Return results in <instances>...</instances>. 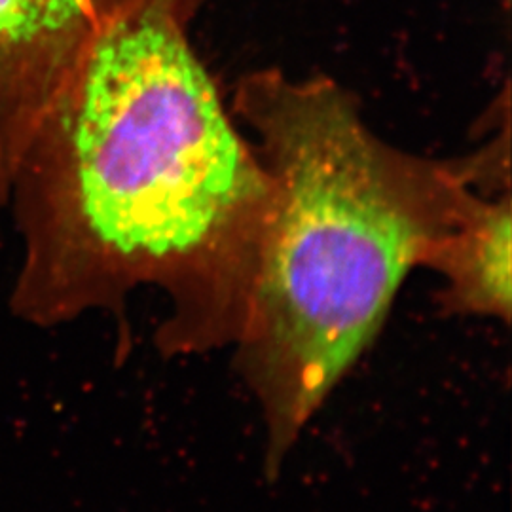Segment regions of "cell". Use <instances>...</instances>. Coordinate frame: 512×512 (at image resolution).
Masks as SVG:
<instances>
[{
	"label": "cell",
	"mask_w": 512,
	"mask_h": 512,
	"mask_svg": "<svg viewBox=\"0 0 512 512\" xmlns=\"http://www.w3.org/2000/svg\"><path fill=\"white\" fill-rule=\"evenodd\" d=\"M425 268L442 281L440 308L452 315L495 319L512 315L511 190L478 194L439 239Z\"/></svg>",
	"instance_id": "277c9868"
},
{
	"label": "cell",
	"mask_w": 512,
	"mask_h": 512,
	"mask_svg": "<svg viewBox=\"0 0 512 512\" xmlns=\"http://www.w3.org/2000/svg\"><path fill=\"white\" fill-rule=\"evenodd\" d=\"M131 0H0V196L40 112Z\"/></svg>",
	"instance_id": "3957f363"
},
{
	"label": "cell",
	"mask_w": 512,
	"mask_h": 512,
	"mask_svg": "<svg viewBox=\"0 0 512 512\" xmlns=\"http://www.w3.org/2000/svg\"><path fill=\"white\" fill-rule=\"evenodd\" d=\"M232 110L274 205L234 342L277 478L306 425L374 344L406 277L478 194L511 190L509 135L439 160L391 145L325 74L256 69Z\"/></svg>",
	"instance_id": "7a4b0ae2"
},
{
	"label": "cell",
	"mask_w": 512,
	"mask_h": 512,
	"mask_svg": "<svg viewBox=\"0 0 512 512\" xmlns=\"http://www.w3.org/2000/svg\"><path fill=\"white\" fill-rule=\"evenodd\" d=\"M207 0H131L40 112L0 196L23 241L12 308L50 327L169 298L158 346H234L274 190L190 31Z\"/></svg>",
	"instance_id": "6da1fadb"
},
{
	"label": "cell",
	"mask_w": 512,
	"mask_h": 512,
	"mask_svg": "<svg viewBox=\"0 0 512 512\" xmlns=\"http://www.w3.org/2000/svg\"><path fill=\"white\" fill-rule=\"evenodd\" d=\"M501 4H503V10H509V6H511V0H501Z\"/></svg>",
	"instance_id": "5b68a950"
}]
</instances>
